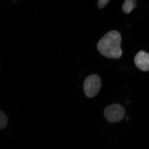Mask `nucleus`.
<instances>
[{"label":"nucleus","mask_w":149,"mask_h":149,"mask_svg":"<svg viewBox=\"0 0 149 149\" xmlns=\"http://www.w3.org/2000/svg\"><path fill=\"white\" fill-rule=\"evenodd\" d=\"M135 65L143 71H149V53L143 51L138 52L134 59Z\"/></svg>","instance_id":"20e7f679"},{"label":"nucleus","mask_w":149,"mask_h":149,"mask_svg":"<svg viewBox=\"0 0 149 149\" xmlns=\"http://www.w3.org/2000/svg\"><path fill=\"white\" fill-rule=\"evenodd\" d=\"M7 124V117L3 112L1 111L0 113V128L1 129H4Z\"/></svg>","instance_id":"423d86ee"},{"label":"nucleus","mask_w":149,"mask_h":149,"mask_svg":"<svg viewBox=\"0 0 149 149\" xmlns=\"http://www.w3.org/2000/svg\"><path fill=\"white\" fill-rule=\"evenodd\" d=\"M110 0H98L97 6L99 8H103L105 6L109 3Z\"/></svg>","instance_id":"0eeeda50"},{"label":"nucleus","mask_w":149,"mask_h":149,"mask_svg":"<svg viewBox=\"0 0 149 149\" xmlns=\"http://www.w3.org/2000/svg\"><path fill=\"white\" fill-rule=\"evenodd\" d=\"M136 5V0H125L122 6V10L126 14H129L135 8Z\"/></svg>","instance_id":"39448f33"},{"label":"nucleus","mask_w":149,"mask_h":149,"mask_svg":"<svg viewBox=\"0 0 149 149\" xmlns=\"http://www.w3.org/2000/svg\"><path fill=\"white\" fill-rule=\"evenodd\" d=\"M125 115V111L122 106L118 104L108 106L104 111L105 118L109 122L116 123L122 120Z\"/></svg>","instance_id":"7ed1b4c3"},{"label":"nucleus","mask_w":149,"mask_h":149,"mask_svg":"<svg viewBox=\"0 0 149 149\" xmlns=\"http://www.w3.org/2000/svg\"><path fill=\"white\" fill-rule=\"evenodd\" d=\"M101 86V81L96 74H91L84 82L83 88L85 95L87 97H94L100 92Z\"/></svg>","instance_id":"f03ea898"},{"label":"nucleus","mask_w":149,"mask_h":149,"mask_svg":"<svg viewBox=\"0 0 149 149\" xmlns=\"http://www.w3.org/2000/svg\"><path fill=\"white\" fill-rule=\"evenodd\" d=\"M121 40V35L118 31H109L99 41L97 44L98 51L107 58H120L122 54Z\"/></svg>","instance_id":"f257e3e1"}]
</instances>
